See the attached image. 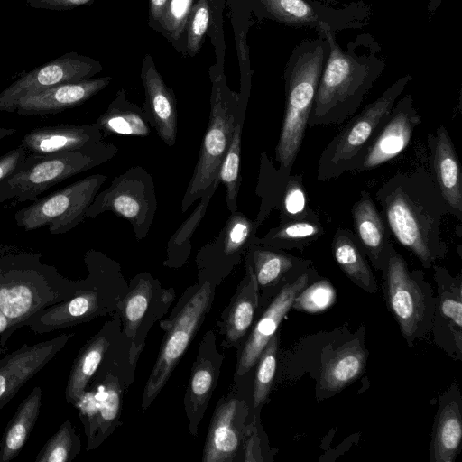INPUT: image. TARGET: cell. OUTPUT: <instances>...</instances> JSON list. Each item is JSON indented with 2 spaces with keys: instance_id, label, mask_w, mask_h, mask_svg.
Here are the masks:
<instances>
[{
  "instance_id": "obj_1",
  "label": "cell",
  "mask_w": 462,
  "mask_h": 462,
  "mask_svg": "<svg viewBox=\"0 0 462 462\" xmlns=\"http://www.w3.org/2000/svg\"><path fill=\"white\" fill-rule=\"evenodd\" d=\"M375 199L392 234L423 267L445 257L448 246L440 227L450 213L431 174L423 169L396 173L376 191Z\"/></svg>"
},
{
  "instance_id": "obj_2",
  "label": "cell",
  "mask_w": 462,
  "mask_h": 462,
  "mask_svg": "<svg viewBox=\"0 0 462 462\" xmlns=\"http://www.w3.org/2000/svg\"><path fill=\"white\" fill-rule=\"evenodd\" d=\"M329 43V53L320 76L308 125H340L355 116L365 95L383 73L385 63L377 55L376 42L368 34L358 35L344 50L328 23L317 28Z\"/></svg>"
},
{
  "instance_id": "obj_3",
  "label": "cell",
  "mask_w": 462,
  "mask_h": 462,
  "mask_svg": "<svg viewBox=\"0 0 462 462\" xmlns=\"http://www.w3.org/2000/svg\"><path fill=\"white\" fill-rule=\"evenodd\" d=\"M31 252L0 249V310L13 333L39 310L72 296L82 279L71 280Z\"/></svg>"
},
{
  "instance_id": "obj_4",
  "label": "cell",
  "mask_w": 462,
  "mask_h": 462,
  "mask_svg": "<svg viewBox=\"0 0 462 462\" xmlns=\"http://www.w3.org/2000/svg\"><path fill=\"white\" fill-rule=\"evenodd\" d=\"M84 262L88 273L79 290L69 298L34 313L23 327L38 334L49 333L116 312L128 290L119 263L94 249L86 253Z\"/></svg>"
},
{
  "instance_id": "obj_5",
  "label": "cell",
  "mask_w": 462,
  "mask_h": 462,
  "mask_svg": "<svg viewBox=\"0 0 462 462\" xmlns=\"http://www.w3.org/2000/svg\"><path fill=\"white\" fill-rule=\"evenodd\" d=\"M301 41L294 47L284 70L285 110L275 147L278 172L286 177L300 149L319 81L329 53L326 36Z\"/></svg>"
},
{
  "instance_id": "obj_6",
  "label": "cell",
  "mask_w": 462,
  "mask_h": 462,
  "mask_svg": "<svg viewBox=\"0 0 462 462\" xmlns=\"http://www.w3.org/2000/svg\"><path fill=\"white\" fill-rule=\"evenodd\" d=\"M130 340L120 333L73 404L84 427L87 451L98 448L122 424L124 399L136 368L130 360Z\"/></svg>"
},
{
  "instance_id": "obj_7",
  "label": "cell",
  "mask_w": 462,
  "mask_h": 462,
  "mask_svg": "<svg viewBox=\"0 0 462 462\" xmlns=\"http://www.w3.org/2000/svg\"><path fill=\"white\" fill-rule=\"evenodd\" d=\"M198 271V282L184 291L169 316L159 323L164 336L143 388V411L152 405L167 383L211 310L216 289L222 282L206 271Z\"/></svg>"
},
{
  "instance_id": "obj_8",
  "label": "cell",
  "mask_w": 462,
  "mask_h": 462,
  "mask_svg": "<svg viewBox=\"0 0 462 462\" xmlns=\"http://www.w3.org/2000/svg\"><path fill=\"white\" fill-rule=\"evenodd\" d=\"M119 148L104 141L82 149L34 155L27 153L17 171L0 188V203L15 198L35 200L56 184L112 159Z\"/></svg>"
},
{
  "instance_id": "obj_9",
  "label": "cell",
  "mask_w": 462,
  "mask_h": 462,
  "mask_svg": "<svg viewBox=\"0 0 462 462\" xmlns=\"http://www.w3.org/2000/svg\"><path fill=\"white\" fill-rule=\"evenodd\" d=\"M409 74L393 83L378 98L356 114L325 146L318 162V180L325 181L353 171L411 81Z\"/></svg>"
},
{
  "instance_id": "obj_10",
  "label": "cell",
  "mask_w": 462,
  "mask_h": 462,
  "mask_svg": "<svg viewBox=\"0 0 462 462\" xmlns=\"http://www.w3.org/2000/svg\"><path fill=\"white\" fill-rule=\"evenodd\" d=\"M389 310L411 346L432 328L435 298L420 270L410 271L406 261L390 245L381 270Z\"/></svg>"
},
{
  "instance_id": "obj_11",
  "label": "cell",
  "mask_w": 462,
  "mask_h": 462,
  "mask_svg": "<svg viewBox=\"0 0 462 462\" xmlns=\"http://www.w3.org/2000/svg\"><path fill=\"white\" fill-rule=\"evenodd\" d=\"M212 89L208 124L199 159L181 201V211L200 199L218 178L220 165L229 147L237 118L238 94L232 91L221 71L211 73ZM243 122V121H242Z\"/></svg>"
},
{
  "instance_id": "obj_12",
  "label": "cell",
  "mask_w": 462,
  "mask_h": 462,
  "mask_svg": "<svg viewBox=\"0 0 462 462\" xmlns=\"http://www.w3.org/2000/svg\"><path fill=\"white\" fill-rule=\"evenodd\" d=\"M106 180L92 174L60 189L14 214L16 225L25 231L48 226L52 235H61L76 227Z\"/></svg>"
},
{
  "instance_id": "obj_13",
  "label": "cell",
  "mask_w": 462,
  "mask_h": 462,
  "mask_svg": "<svg viewBox=\"0 0 462 462\" xmlns=\"http://www.w3.org/2000/svg\"><path fill=\"white\" fill-rule=\"evenodd\" d=\"M157 209L155 184L143 167L134 166L114 178L98 192L86 211V217L111 211L132 225L137 240L147 236Z\"/></svg>"
},
{
  "instance_id": "obj_14",
  "label": "cell",
  "mask_w": 462,
  "mask_h": 462,
  "mask_svg": "<svg viewBox=\"0 0 462 462\" xmlns=\"http://www.w3.org/2000/svg\"><path fill=\"white\" fill-rule=\"evenodd\" d=\"M175 299L174 289L164 288L148 272L139 273L130 280L116 312L121 319V333L131 343L132 363L137 365L151 328L168 313Z\"/></svg>"
},
{
  "instance_id": "obj_15",
  "label": "cell",
  "mask_w": 462,
  "mask_h": 462,
  "mask_svg": "<svg viewBox=\"0 0 462 462\" xmlns=\"http://www.w3.org/2000/svg\"><path fill=\"white\" fill-rule=\"evenodd\" d=\"M247 400L244 378L234 379L230 391L218 400L212 415L202 452L203 462L243 461L252 408Z\"/></svg>"
},
{
  "instance_id": "obj_16",
  "label": "cell",
  "mask_w": 462,
  "mask_h": 462,
  "mask_svg": "<svg viewBox=\"0 0 462 462\" xmlns=\"http://www.w3.org/2000/svg\"><path fill=\"white\" fill-rule=\"evenodd\" d=\"M102 70L99 61L70 51L23 73L0 92V112H15L25 96L67 82L91 79Z\"/></svg>"
},
{
  "instance_id": "obj_17",
  "label": "cell",
  "mask_w": 462,
  "mask_h": 462,
  "mask_svg": "<svg viewBox=\"0 0 462 462\" xmlns=\"http://www.w3.org/2000/svg\"><path fill=\"white\" fill-rule=\"evenodd\" d=\"M259 226L242 212L230 213L215 239L198 252V270L206 271L223 282L240 263L250 245L257 242Z\"/></svg>"
},
{
  "instance_id": "obj_18",
  "label": "cell",
  "mask_w": 462,
  "mask_h": 462,
  "mask_svg": "<svg viewBox=\"0 0 462 462\" xmlns=\"http://www.w3.org/2000/svg\"><path fill=\"white\" fill-rule=\"evenodd\" d=\"M309 273H304L291 282L285 283L254 322L247 337L236 349L234 379L239 378L255 367L256 362L297 295L308 285Z\"/></svg>"
},
{
  "instance_id": "obj_19",
  "label": "cell",
  "mask_w": 462,
  "mask_h": 462,
  "mask_svg": "<svg viewBox=\"0 0 462 462\" xmlns=\"http://www.w3.org/2000/svg\"><path fill=\"white\" fill-rule=\"evenodd\" d=\"M225 355L218 351L214 330L206 332L199 345L192 365L183 405L189 431L196 436L209 401L217 385Z\"/></svg>"
},
{
  "instance_id": "obj_20",
  "label": "cell",
  "mask_w": 462,
  "mask_h": 462,
  "mask_svg": "<svg viewBox=\"0 0 462 462\" xmlns=\"http://www.w3.org/2000/svg\"><path fill=\"white\" fill-rule=\"evenodd\" d=\"M421 116L407 94L394 104L388 118L370 143L353 171L372 170L399 155L409 144Z\"/></svg>"
},
{
  "instance_id": "obj_21",
  "label": "cell",
  "mask_w": 462,
  "mask_h": 462,
  "mask_svg": "<svg viewBox=\"0 0 462 462\" xmlns=\"http://www.w3.org/2000/svg\"><path fill=\"white\" fill-rule=\"evenodd\" d=\"M62 333L33 345L23 344L0 359V409L14 397L22 386L36 375L73 337Z\"/></svg>"
},
{
  "instance_id": "obj_22",
  "label": "cell",
  "mask_w": 462,
  "mask_h": 462,
  "mask_svg": "<svg viewBox=\"0 0 462 462\" xmlns=\"http://www.w3.org/2000/svg\"><path fill=\"white\" fill-rule=\"evenodd\" d=\"M434 267L438 295L435 298L431 330L436 343L449 355L461 358L462 354V278L453 277L440 266Z\"/></svg>"
},
{
  "instance_id": "obj_23",
  "label": "cell",
  "mask_w": 462,
  "mask_h": 462,
  "mask_svg": "<svg viewBox=\"0 0 462 462\" xmlns=\"http://www.w3.org/2000/svg\"><path fill=\"white\" fill-rule=\"evenodd\" d=\"M259 298V287L251 259L246 253L245 273L217 320V327L222 337V347L237 349L242 345L255 320Z\"/></svg>"
},
{
  "instance_id": "obj_24",
  "label": "cell",
  "mask_w": 462,
  "mask_h": 462,
  "mask_svg": "<svg viewBox=\"0 0 462 462\" xmlns=\"http://www.w3.org/2000/svg\"><path fill=\"white\" fill-rule=\"evenodd\" d=\"M111 77L88 79L77 82H67L29 94L17 104L20 116H44L60 113L78 106L104 89Z\"/></svg>"
},
{
  "instance_id": "obj_25",
  "label": "cell",
  "mask_w": 462,
  "mask_h": 462,
  "mask_svg": "<svg viewBox=\"0 0 462 462\" xmlns=\"http://www.w3.org/2000/svg\"><path fill=\"white\" fill-rule=\"evenodd\" d=\"M145 92L143 108L160 138L169 146L177 139V105L172 89L164 83L150 55H146L141 70Z\"/></svg>"
},
{
  "instance_id": "obj_26",
  "label": "cell",
  "mask_w": 462,
  "mask_h": 462,
  "mask_svg": "<svg viewBox=\"0 0 462 462\" xmlns=\"http://www.w3.org/2000/svg\"><path fill=\"white\" fill-rule=\"evenodd\" d=\"M434 180L449 213L462 220V174L457 153L444 125L428 136Z\"/></svg>"
},
{
  "instance_id": "obj_27",
  "label": "cell",
  "mask_w": 462,
  "mask_h": 462,
  "mask_svg": "<svg viewBox=\"0 0 462 462\" xmlns=\"http://www.w3.org/2000/svg\"><path fill=\"white\" fill-rule=\"evenodd\" d=\"M121 333V319L117 312L90 337L79 351L71 366L65 400L73 406L85 391L89 380L98 368L111 344Z\"/></svg>"
},
{
  "instance_id": "obj_28",
  "label": "cell",
  "mask_w": 462,
  "mask_h": 462,
  "mask_svg": "<svg viewBox=\"0 0 462 462\" xmlns=\"http://www.w3.org/2000/svg\"><path fill=\"white\" fill-rule=\"evenodd\" d=\"M103 138L96 123L59 125L32 129L23 136L21 145L29 154L47 155L92 146L102 142Z\"/></svg>"
},
{
  "instance_id": "obj_29",
  "label": "cell",
  "mask_w": 462,
  "mask_h": 462,
  "mask_svg": "<svg viewBox=\"0 0 462 462\" xmlns=\"http://www.w3.org/2000/svg\"><path fill=\"white\" fill-rule=\"evenodd\" d=\"M352 217L357 243L373 266L381 271L387 250L392 244L385 226L370 194L363 190L352 207Z\"/></svg>"
},
{
  "instance_id": "obj_30",
  "label": "cell",
  "mask_w": 462,
  "mask_h": 462,
  "mask_svg": "<svg viewBox=\"0 0 462 462\" xmlns=\"http://www.w3.org/2000/svg\"><path fill=\"white\" fill-rule=\"evenodd\" d=\"M96 124L104 136H148L152 127L144 108L129 101L124 89L116 93Z\"/></svg>"
},
{
  "instance_id": "obj_31",
  "label": "cell",
  "mask_w": 462,
  "mask_h": 462,
  "mask_svg": "<svg viewBox=\"0 0 462 462\" xmlns=\"http://www.w3.org/2000/svg\"><path fill=\"white\" fill-rule=\"evenodd\" d=\"M42 399V390L36 386L19 404L0 441V462L14 459L23 449L39 417Z\"/></svg>"
},
{
  "instance_id": "obj_32",
  "label": "cell",
  "mask_w": 462,
  "mask_h": 462,
  "mask_svg": "<svg viewBox=\"0 0 462 462\" xmlns=\"http://www.w3.org/2000/svg\"><path fill=\"white\" fill-rule=\"evenodd\" d=\"M246 253L251 259L259 291H262L259 298V307H262L294 268L297 259L257 243H252Z\"/></svg>"
},
{
  "instance_id": "obj_33",
  "label": "cell",
  "mask_w": 462,
  "mask_h": 462,
  "mask_svg": "<svg viewBox=\"0 0 462 462\" xmlns=\"http://www.w3.org/2000/svg\"><path fill=\"white\" fill-rule=\"evenodd\" d=\"M434 425L431 461L452 462L460 450L462 418L460 398L446 397Z\"/></svg>"
},
{
  "instance_id": "obj_34",
  "label": "cell",
  "mask_w": 462,
  "mask_h": 462,
  "mask_svg": "<svg viewBox=\"0 0 462 462\" xmlns=\"http://www.w3.org/2000/svg\"><path fill=\"white\" fill-rule=\"evenodd\" d=\"M332 249L338 266L355 284L369 293L377 291L374 273L356 236L350 230L337 228L333 238Z\"/></svg>"
},
{
  "instance_id": "obj_35",
  "label": "cell",
  "mask_w": 462,
  "mask_h": 462,
  "mask_svg": "<svg viewBox=\"0 0 462 462\" xmlns=\"http://www.w3.org/2000/svg\"><path fill=\"white\" fill-rule=\"evenodd\" d=\"M366 354L358 343L338 349L326 363L320 375V385L328 391H338L363 372Z\"/></svg>"
},
{
  "instance_id": "obj_36",
  "label": "cell",
  "mask_w": 462,
  "mask_h": 462,
  "mask_svg": "<svg viewBox=\"0 0 462 462\" xmlns=\"http://www.w3.org/2000/svg\"><path fill=\"white\" fill-rule=\"evenodd\" d=\"M219 177L217 178L206 193L199 199L200 202L179 229L169 240L167 246V259L164 265L171 268H179L185 263L190 254V237L197 226L205 215L208 205L219 185Z\"/></svg>"
},
{
  "instance_id": "obj_37",
  "label": "cell",
  "mask_w": 462,
  "mask_h": 462,
  "mask_svg": "<svg viewBox=\"0 0 462 462\" xmlns=\"http://www.w3.org/2000/svg\"><path fill=\"white\" fill-rule=\"evenodd\" d=\"M322 233V226L315 220H287L272 228L263 238H257L256 243L277 250L290 249L303 246Z\"/></svg>"
},
{
  "instance_id": "obj_38",
  "label": "cell",
  "mask_w": 462,
  "mask_h": 462,
  "mask_svg": "<svg viewBox=\"0 0 462 462\" xmlns=\"http://www.w3.org/2000/svg\"><path fill=\"white\" fill-rule=\"evenodd\" d=\"M265 10L277 21L289 25L318 28L320 23H328L316 7L308 0H258Z\"/></svg>"
},
{
  "instance_id": "obj_39",
  "label": "cell",
  "mask_w": 462,
  "mask_h": 462,
  "mask_svg": "<svg viewBox=\"0 0 462 462\" xmlns=\"http://www.w3.org/2000/svg\"><path fill=\"white\" fill-rule=\"evenodd\" d=\"M244 122L236 121L229 147L219 169V180L226 187V200L230 213L237 210V196L240 187L241 142Z\"/></svg>"
},
{
  "instance_id": "obj_40",
  "label": "cell",
  "mask_w": 462,
  "mask_h": 462,
  "mask_svg": "<svg viewBox=\"0 0 462 462\" xmlns=\"http://www.w3.org/2000/svg\"><path fill=\"white\" fill-rule=\"evenodd\" d=\"M81 443L69 420H65L37 454L35 462H69L80 452Z\"/></svg>"
},
{
  "instance_id": "obj_41",
  "label": "cell",
  "mask_w": 462,
  "mask_h": 462,
  "mask_svg": "<svg viewBox=\"0 0 462 462\" xmlns=\"http://www.w3.org/2000/svg\"><path fill=\"white\" fill-rule=\"evenodd\" d=\"M277 352L278 335L275 334L262 351L255 365L250 412L258 410L268 398L276 372Z\"/></svg>"
},
{
  "instance_id": "obj_42",
  "label": "cell",
  "mask_w": 462,
  "mask_h": 462,
  "mask_svg": "<svg viewBox=\"0 0 462 462\" xmlns=\"http://www.w3.org/2000/svg\"><path fill=\"white\" fill-rule=\"evenodd\" d=\"M336 298L331 283L327 280L319 281L307 286L295 298L292 308L310 313L323 311L329 308Z\"/></svg>"
},
{
  "instance_id": "obj_43",
  "label": "cell",
  "mask_w": 462,
  "mask_h": 462,
  "mask_svg": "<svg viewBox=\"0 0 462 462\" xmlns=\"http://www.w3.org/2000/svg\"><path fill=\"white\" fill-rule=\"evenodd\" d=\"M209 23V7L208 0H199L191 9L187 22V51L190 56L195 55L201 44Z\"/></svg>"
},
{
  "instance_id": "obj_44",
  "label": "cell",
  "mask_w": 462,
  "mask_h": 462,
  "mask_svg": "<svg viewBox=\"0 0 462 462\" xmlns=\"http://www.w3.org/2000/svg\"><path fill=\"white\" fill-rule=\"evenodd\" d=\"M193 0H168L160 24L173 39L178 40L186 29Z\"/></svg>"
},
{
  "instance_id": "obj_45",
  "label": "cell",
  "mask_w": 462,
  "mask_h": 462,
  "mask_svg": "<svg viewBox=\"0 0 462 462\" xmlns=\"http://www.w3.org/2000/svg\"><path fill=\"white\" fill-rule=\"evenodd\" d=\"M282 208L284 213L291 217H305L306 196L301 177L289 180L283 194Z\"/></svg>"
},
{
  "instance_id": "obj_46",
  "label": "cell",
  "mask_w": 462,
  "mask_h": 462,
  "mask_svg": "<svg viewBox=\"0 0 462 462\" xmlns=\"http://www.w3.org/2000/svg\"><path fill=\"white\" fill-rule=\"evenodd\" d=\"M27 156V151L17 146L0 156V188L17 171Z\"/></svg>"
},
{
  "instance_id": "obj_47",
  "label": "cell",
  "mask_w": 462,
  "mask_h": 462,
  "mask_svg": "<svg viewBox=\"0 0 462 462\" xmlns=\"http://www.w3.org/2000/svg\"><path fill=\"white\" fill-rule=\"evenodd\" d=\"M96 0H26L30 7L53 11L71 10L82 5H88Z\"/></svg>"
},
{
  "instance_id": "obj_48",
  "label": "cell",
  "mask_w": 462,
  "mask_h": 462,
  "mask_svg": "<svg viewBox=\"0 0 462 462\" xmlns=\"http://www.w3.org/2000/svg\"><path fill=\"white\" fill-rule=\"evenodd\" d=\"M168 0H150L149 12L151 18L159 23Z\"/></svg>"
},
{
  "instance_id": "obj_49",
  "label": "cell",
  "mask_w": 462,
  "mask_h": 462,
  "mask_svg": "<svg viewBox=\"0 0 462 462\" xmlns=\"http://www.w3.org/2000/svg\"><path fill=\"white\" fill-rule=\"evenodd\" d=\"M12 334V325L8 319L0 310V339L2 346H5V342L9 339Z\"/></svg>"
},
{
  "instance_id": "obj_50",
  "label": "cell",
  "mask_w": 462,
  "mask_h": 462,
  "mask_svg": "<svg viewBox=\"0 0 462 462\" xmlns=\"http://www.w3.org/2000/svg\"><path fill=\"white\" fill-rule=\"evenodd\" d=\"M442 3V0H430L428 5V15L429 20L431 19V17L436 13L437 9L439 7L440 4Z\"/></svg>"
},
{
  "instance_id": "obj_51",
  "label": "cell",
  "mask_w": 462,
  "mask_h": 462,
  "mask_svg": "<svg viewBox=\"0 0 462 462\" xmlns=\"http://www.w3.org/2000/svg\"><path fill=\"white\" fill-rule=\"evenodd\" d=\"M16 133L14 128H0V141L7 136H11Z\"/></svg>"
}]
</instances>
